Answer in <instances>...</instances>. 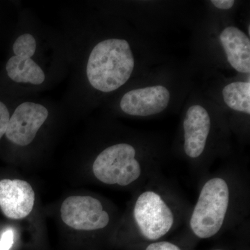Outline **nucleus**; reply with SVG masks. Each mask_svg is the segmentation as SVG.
<instances>
[{
	"label": "nucleus",
	"instance_id": "f257e3e1",
	"mask_svg": "<svg viewBox=\"0 0 250 250\" xmlns=\"http://www.w3.org/2000/svg\"><path fill=\"white\" fill-rule=\"evenodd\" d=\"M68 81L61 103L67 115L84 116L150 72L154 52L131 23L108 3L62 10Z\"/></svg>",
	"mask_w": 250,
	"mask_h": 250
},
{
	"label": "nucleus",
	"instance_id": "f03ea898",
	"mask_svg": "<svg viewBox=\"0 0 250 250\" xmlns=\"http://www.w3.org/2000/svg\"><path fill=\"white\" fill-rule=\"evenodd\" d=\"M68 72L62 33L21 8L0 68V88L17 98L40 95L67 80Z\"/></svg>",
	"mask_w": 250,
	"mask_h": 250
},
{
	"label": "nucleus",
	"instance_id": "7ed1b4c3",
	"mask_svg": "<svg viewBox=\"0 0 250 250\" xmlns=\"http://www.w3.org/2000/svg\"><path fill=\"white\" fill-rule=\"evenodd\" d=\"M187 77L172 73L148 72L113 97L105 109L134 118H149L173 108L187 95Z\"/></svg>",
	"mask_w": 250,
	"mask_h": 250
},
{
	"label": "nucleus",
	"instance_id": "20e7f679",
	"mask_svg": "<svg viewBox=\"0 0 250 250\" xmlns=\"http://www.w3.org/2000/svg\"><path fill=\"white\" fill-rule=\"evenodd\" d=\"M64 113L66 112L61 102L40 95L18 98L4 138L16 147H29L49 122Z\"/></svg>",
	"mask_w": 250,
	"mask_h": 250
},
{
	"label": "nucleus",
	"instance_id": "39448f33",
	"mask_svg": "<svg viewBox=\"0 0 250 250\" xmlns=\"http://www.w3.org/2000/svg\"><path fill=\"white\" fill-rule=\"evenodd\" d=\"M230 190L226 180L213 177L202 187L190 220L192 232L201 239L215 236L225 222L229 205Z\"/></svg>",
	"mask_w": 250,
	"mask_h": 250
},
{
	"label": "nucleus",
	"instance_id": "423d86ee",
	"mask_svg": "<svg viewBox=\"0 0 250 250\" xmlns=\"http://www.w3.org/2000/svg\"><path fill=\"white\" fill-rule=\"evenodd\" d=\"M184 109V152L190 159H198L208 146L219 106L211 98L195 92L190 95Z\"/></svg>",
	"mask_w": 250,
	"mask_h": 250
},
{
	"label": "nucleus",
	"instance_id": "0eeeda50",
	"mask_svg": "<svg viewBox=\"0 0 250 250\" xmlns=\"http://www.w3.org/2000/svg\"><path fill=\"white\" fill-rule=\"evenodd\" d=\"M137 148L128 142H118L104 148L94 160L93 172L97 179L108 185L126 187L140 178L142 167Z\"/></svg>",
	"mask_w": 250,
	"mask_h": 250
},
{
	"label": "nucleus",
	"instance_id": "6e6552de",
	"mask_svg": "<svg viewBox=\"0 0 250 250\" xmlns=\"http://www.w3.org/2000/svg\"><path fill=\"white\" fill-rule=\"evenodd\" d=\"M220 62L242 76L250 75V36L229 21H217L210 34Z\"/></svg>",
	"mask_w": 250,
	"mask_h": 250
},
{
	"label": "nucleus",
	"instance_id": "1a4fd4ad",
	"mask_svg": "<svg viewBox=\"0 0 250 250\" xmlns=\"http://www.w3.org/2000/svg\"><path fill=\"white\" fill-rule=\"evenodd\" d=\"M134 218L140 233L145 239L158 241L170 232L174 216L169 206L157 192H143L134 207Z\"/></svg>",
	"mask_w": 250,
	"mask_h": 250
},
{
	"label": "nucleus",
	"instance_id": "9d476101",
	"mask_svg": "<svg viewBox=\"0 0 250 250\" xmlns=\"http://www.w3.org/2000/svg\"><path fill=\"white\" fill-rule=\"evenodd\" d=\"M61 215L67 226L82 231L102 229L110 220L100 200L90 196L67 197L61 207Z\"/></svg>",
	"mask_w": 250,
	"mask_h": 250
},
{
	"label": "nucleus",
	"instance_id": "9b49d317",
	"mask_svg": "<svg viewBox=\"0 0 250 250\" xmlns=\"http://www.w3.org/2000/svg\"><path fill=\"white\" fill-rule=\"evenodd\" d=\"M35 192L30 184L21 179L0 181V208L5 216L20 220L30 214Z\"/></svg>",
	"mask_w": 250,
	"mask_h": 250
},
{
	"label": "nucleus",
	"instance_id": "f8f14e48",
	"mask_svg": "<svg viewBox=\"0 0 250 250\" xmlns=\"http://www.w3.org/2000/svg\"><path fill=\"white\" fill-rule=\"evenodd\" d=\"M220 103L225 109L237 114L250 116V81L226 82L220 92Z\"/></svg>",
	"mask_w": 250,
	"mask_h": 250
},
{
	"label": "nucleus",
	"instance_id": "ddd939ff",
	"mask_svg": "<svg viewBox=\"0 0 250 250\" xmlns=\"http://www.w3.org/2000/svg\"><path fill=\"white\" fill-rule=\"evenodd\" d=\"M21 7L12 1H0V46L8 43Z\"/></svg>",
	"mask_w": 250,
	"mask_h": 250
},
{
	"label": "nucleus",
	"instance_id": "4468645a",
	"mask_svg": "<svg viewBox=\"0 0 250 250\" xmlns=\"http://www.w3.org/2000/svg\"><path fill=\"white\" fill-rule=\"evenodd\" d=\"M18 99L0 88V141L4 138L10 117Z\"/></svg>",
	"mask_w": 250,
	"mask_h": 250
},
{
	"label": "nucleus",
	"instance_id": "2eb2a0df",
	"mask_svg": "<svg viewBox=\"0 0 250 250\" xmlns=\"http://www.w3.org/2000/svg\"><path fill=\"white\" fill-rule=\"evenodd\" d=\"M208 2L215 9L223 13L231 11L237 4V1L235 0H212Z\"/></svg>",
	"mask_w": 250,
	"mask_h": 250
},
{
	"label": "nucleus",
	"instance_id": "dca6fc26",
	"mask_svg": "<svg viewBox=\"0 0 250 250\" xmlns=\"http://www.w3.org/2000/svg\"><path fill=\"white\" fill-rule=\"evenodd\" d=\"M145 250H182L174 243L168 241H155L146 247Z\"/></svg>",
	"mask_w": 250,
	"mask_h": 250
},
{
	"label": "nucleus",
	"instance_id": "f3484780",
	"mask_svg": "<svg viewBox=\"0 0 250 250\" xmlns=\"http://www.w3.org/2000/svg\"><path fill=\"white\" fill-rule=\"evenodd\" d=\"M14 233L12 229H6L0 238V250H10L14 244Z\"/></svg>",
	"mask_w": 250,
	"mask_h": 250
},
{
	"label": "nucleus",
	"instance_id": "a211bd4d",
	"mask_svg": "<svg viewBox=\"0 0 250 250\" xmlns=\"http://www.w3.org/2000/svg\"><path fill=\"white\" fill-rule=\"evenodd\" d=\"M220 250V249H215V250Z\"/></svg>",
	"mask_w": 250,
	"mask_h": 250
}]
</instances>
